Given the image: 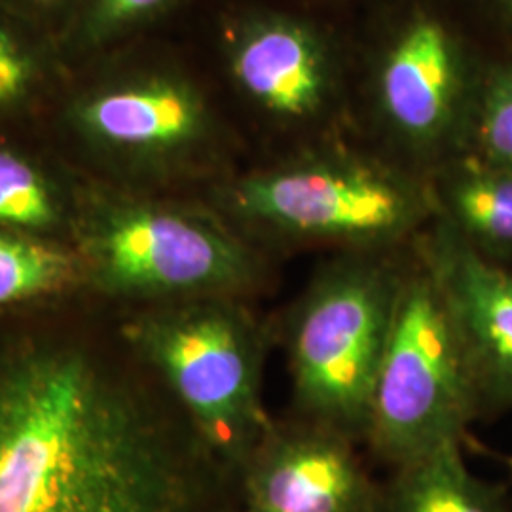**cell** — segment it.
<instances>
[{"mask_svg":"<svg viewBox=\"0 0 512 512\" xmlns=\"http://www.w3.org/2000/svg\"><path fill=\"white\" fill-rule=\"evenodd\" d=\"M234 488L120 323L0 313V512H224Z\"/></svg>","mask_w":512,"mask_h":512,"instance_id":"6da1fadb","label":"cell"},{"mask_svg":"<svg viewBox=\"0 0 512 512\" xmlns=\"http://www.w3.org/2000/svg\"><path fill=\"white\" fill-rule=\"evenodd\" d=\"M213 207L256 247L393 251L437 217L429 177L342 147L311 148L226 179Z\"/></svg>","mask_w":512,"mask_h":512,"instance_id":"7a4b0ae2","label":"cell"},{"mask_svg":"<svg viewBox=\"0 0 512 512\" xmlns=\"http://www.w3.org/2000/svg\"><path fill=\"white\" fill-rule=\"evenodd\" d=\"M71 230L88 283L137 306L211 294L249 298L270 279L264 251L213 205L124 186L84 190L74 196Z\"/></svg>","mask_w":512,"mask_h":512,"instance_id":"3957f363","label":"cell"},{"mask_svg":"<svg viewBox=\"0 0 512 512\" xmlns=\"http://www.w3.org/2000/svg\"><path fill=\"white\" fill-rule=\"evenodd\" d=\"M247 300L211 294L141 304L120 323L131 348L236 476L272 421L262 401L268 332Z\"/></svg>","mask_w":512,"mask_h":512,"instance_id":"277c9868","label":"cell"},{"mask_svg":"<svg viewBox=\"0 0 512 512\" xmlns=\"http://www.w3.org/2000/svg\"><path fill=\"white\" fill-rule=\"evenodd\" d=\"M410 245L323 262L285 323L296 416L363 442Z\"/></svg>","mask_w":512,"mask_h":512,"instance_id":"5b68a950","label":"cell"},{"mask_svg":"<svg viewBox=\"0 0 512 512\" xmlns=\"http://www.w3.org/2000/svg\"><path fill=\"white\" fill-rule=\"evenodd\" d=\"M482 416L458 332L414 243L382 363L368 406L363 442L391 469L463 444Z\"/></svg>","mask_w":512,"mask_h":512,"instance_id":"8992f818","label":"cell"},{"mask_svg":"<svg viewBox=\"0 0 512 512\" xmlns=\"http://www.w3.org/2000/svg\"><path fill=\"white\" fill-rule=\"evenodd\" d=\"M65 126L120 186L158 192L219 162V122L202 88L179 67L137 63L84 84L67 101Z\"/></svg>","mask_w":512,"mask_h":512,"instance_id":"52a82bcc","label":"cell"},{"mask_svg":"<svg viewBox=\"0 0 512 512\" xmlns=\"http://www.w3.org/2000/svg\"><path fill=\"white\" fill-rule=\"evenodd\" d=\"M374 90L382 128L414 171L429 177L461 152L463 59L442 19H404L380 55Z\"/></svg>","mask_w":512,"mask_h":512,"instance_id":"ba28073f","label":"cell"},{"mask_svg":"<svg viewBox=\"0 0 512 512\" xmlns=\"http://www.w3.org/2000/svg\"><path fill=\"white\" fill-rule=\"evenodd\" d=\"M357 446L325 423L270 421L236 476L241 512H374L382 484Z\"/></svg>","mask_w":512,"mask_h":512,"instance_id":"9c48e42d","label":"cell"},{"mask_svg":"<svg viewBox=\"0 0 512 512\" xmlns=\"http://www.w3.org/2000/svg\"><path fill=\"white\" fill-rule=\"evenodd\" d=\"M439 285L480 414L512 408V268L476 251L439 215L414 241Z\"/></svg>","mask_w":512,"mask_h":512,"instance_id":"30bf717a","label":"cell"},{"mask_svg":"<svg viewBox=\"0 0 512 512\" xmlns=\"http://www.w3.org/2000/svg\"><path fill=\"white\" fill-rule=\"evenodd\" d=\"M226 63L239 93L279 124L319 120L336 97V63L325 37L302 19L256 12L226 33Z\"/></svg>","mask_w":512,"mask_h":512,"instance_id":"8fae6325","label":"cell"},{"mask_svg":"<svg viewBox=\"0 0 512 512\" xmlns=\"http://www.w3.org/2000/svg\"><path fill=\"white\" fill-rule=\"evenodd\" d=\"M437 215L476 251L511 266L512 173L458 154L431 175Z\"/></svg>","mask_w":512,"mask_h":512,"instance_id":"7c38bea8","label":"cell"},{"mask_svg":"<svg viewBox=\"0 0 512 512\" xmlns=\"http://www.w3.org/2000/svg\"><path fill=\"white\" fill-rule=\"evenodd\" d=\"M391 471L374 512H512L505 490L471 471L463 444H448Z\"/></svg>","mask_w":512,"mask_h":512,"instance_id":"4fadbf2b","label":"cell"},{"mask_svg":"<svg viewBox=\"0 0 512 512\" xmlns=\"http://www.w3.org/2000/svg\"><path fill=\"white\" fill-rule=\"evenodd\" d=\"M88 274L74 247L0 226V311L78 291Z\"/></svg>","mask_w":512,"mask_h":512,"instance_id":"5bb4252c","label":"cell"},{"mask_svg":"<svg viewBox=\"0 0 512 512\" xmlns=\"http://www.w3.org/2000/svg\"><path fill=\"white\" fill-rule=\"evenodd\" d=\"M69 198L54 177L31 156L0 147V226L52 238L73 219Z\"/></svg>","mask_w":512,"mask_h":512,"instance_id":"9a60e30c","label":"cell"},{"mask_svg":"<svg viewBox=\"0 0 512 512\" xmlns=\"http://www.w3.org/2000/svg\"><path fill=\"white\" fill-rule=\"evenodd\" d=\"M183 0H76L65 27L54 40L65 61L92 59L133 37Z\"/></svg>","mask_w":512,"mask_h":512,"instance_id":"2e32d148","label":"cell"},{"mask_svg":"<svg viewBox=\"0 0 512 512\" xmlns=\"http://www.w3.org/2000/svg\"><path fill=\"white\" fill-rule=\"evenodd\" d=\"M35 35L0 10V120L37 105L50 84L54 44H42Z\"/></svg>","mask_w":512,"mask_h":512,"instance_id":"e0dca14e","label":"cell"},{"mask_svg":"<svg viewBox=\"0 0 512 512\" xmlns=\"http://www.w3.org/2000/svg\"><path fill=\"white\" fill-rule=\"evenodd\" d=\"M459 154L512 173V69L495 71L484 84Z\"/></svg>","mask_w":512,"mask_h":512,"instance_id":"ac0fdd59","label":"cell"},{"mask_svg":"<svg viewBox=\"0 0 512 512\" xmlns=\"http://www.w3.org/2000/svg\"><path fill=\"white\" fill-rule=\"evenodd\" d=\"M76 0H0V10L42 37L55 38L65 27Z\"/></svg>","mask_w":512,"mask_h":512,"instance_id":"d6986e66","label":"cell"},{"mask_svg":"<svg viewBox=\"0 0 512 512\" xmlns=\"http://www.w3.org/2000/svg\"><path fill=\"white\" fill-rule=\"evenodd\" d=\"M507 471H509V476H511L512 480V456L511 458L507 459Z\"/></svg>","mask_w":512,"mask_h":512,"instance_id":"ffe728a7","label":"cell"},{"mask_svg":"<svg viewBox=\"0 0 512 512\" xmlns=\"http://www.w3.org/2000/svg\"><path fill=\"white\" fill-rule=\"evenodd\" d=\"M507 4H509V6L512 8V0H507Z\"/></svg>","mask_w":512,"mask_h":512,"instance_id":"44dd1931","label":"cell"}]
</instances>
